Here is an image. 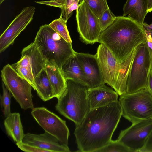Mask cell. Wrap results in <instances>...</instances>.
<instances>
[{"instance_id": "6da1fadb", "label": "cell", "mask_w": 152, "mask_h": 152, "mask_svg": "<svg viewBox=\"0 0 152 152\" xmlns=\"http://www.w3.org/2000/svg\"><path fill=\"white\" fill-rule=\"evenodd\" d=\"M122 115L118 101L90 110L74 132L78 151L95 152L107 145Z\"/></svg>"}, {"instance_id": "7a4b0ae2", "label": "cell", "mask_w": 152, "mask_h": 152, "mask_svg": "<svg viewBox=\"0 0 152 152\" xmlns=\"http://www.w3.org/2000/svg\"><path fill=\"white\" fill-rule=\"evenodd\" d=\"M145 40L142 25L123 16H116L112 23L101 31L98 42L106 47L121 63Z\"/></svg>"}, {"instance_id": "3957f363", "label": "cell", "mask_w": 152, "mask_h": 152, "mask_svg": "<svg viewBox=\"0 0 152 152\" xmlns=\"http://www.w3.org/2000/svg\"><path fill=\"white\" fill-rule=\"evenodd\" d=\"M137 48L126 60L121 63L103 44L101 43L97 48L95 55L104 81L120 96L126 93L128 76Z\"/></svg>"}, {"instance_id": "277c9868", "label": "cell", "mask_w": 152, "mask_h": 152, "mask_svg": "<svg viewBox=\"0 0 152 152\" xmlns=\"http://www.w3.org/2000/svg\"><path fill=\"white\" fill-rule=\"evenodd\" d=\"M34 42L47 62L56 65L61 70L64 63L75 52L72 43L64 40L49 24L40 26Z\"/></svg>"}, {"instance_id": "5b68a950", "label": "cell", "mask_w": 152, "mask_h": 152, "mask_svg": "<svg viewBox=\"0 0 152 152\" xmlns=\"http://www.w3.org/2000/svg\"><path fill=\"white\" fill-rule=\"evenodd\" d=\"M66 87L58 99L56 110L75 125L80 124L90 110L87 99V87L70 79L66 80Z\"/></svg>"}, {"instance_id": "8992f818", "label": "cell", "mask_w": 152, "mask_h": 152, "mask_svg": "<svg viewBox=\"0 0 152 152\" xmlns=\"http://www.w3.org/2000/svg\"><path fill=\"white\" fill-rule=\"evenodd\" d=\"M122 115L132 124L152 120V94L148 88L120 96Z\"/></svg>"}, {"instance_id": "52a82bcc", "label": "cell", "mask_w": 152, "mask_h": 152, "mask_svg": "<svg viewBox=\"0 0 152 152\" xmlns=\"http://www.w3.org/2000/svg\"><path fill=\"white\" fill-rule=\"evenodd\" d=\"M151 68L150 56L146 39L136 48L128 76L126 94L148 88Z\"/></svg>"}, {"instance_id": "ba28073f", "label": "cell", "mask_w": 152, "mask_h": 152, "mask_svg": "<svg viewBox=\"0 0 152 152\" xmlns=\"http://www.w3.org/2000/svg\"><path fill=\"white\" fill-rule=\"evenodd\" d=\"M1 77L6 87L22 109L34 108L31 85L18 74L12 65L8 64L3 67Z\"/></svg>"}, {"instance_id": "9c48e42d", "label": "cell", "mask_w": 152, "mask_h": 152, "mask_svg": "<svg viewBox=\"0 0 152 152\" xmlns=\"http://www.w3.org/2000/svg\"><path fill=\"white\" fill-rule=\"evenodd\" d=\"M46 64L33 42L23 49L20 59L12 66L35 90V79L45 68Z\"/></svg>"}, {"instance_id": "30bf717a", "label": "cell", "mask_w": 152, "mask_h": 152, "mask_svg": "<svg viewBox=\"0 0 152 152\" xmlns=\"http://www.w3.org/2000/svg\"><path fill=\"white\" fill-rule=\"evenodd\" d=\"M31 114L45 130L58 139L63 144L68 146L70 132L66 121L46 108H34Z\"/></svg>"}, {"instance_id": "8fae6325", "label": "cell", "mask_w": 152, "mask_h": 152, "mask_svg": "<svg viewBox=\"0 0 152 152\" xmlns=\"http://www.w3.org/2000/svg\"><path fill=\"white\" fill-rule=\"evenodd\" d=\"M76 10L77 31L82 41L87 44L98 42L102 31L98 18L83 0Z\"/></svg>"}, {"instance_id": "7c38bea8", "label": "cell", "mask_w": 152, "mask_h": 152, "mask_svg": "<svg viewBox=\"0 0 152 152\" xmlns=\"http://www.w3.org/2000/svg\"><path fill=\"white\" fill-rule=\"evenodd\" d=\"M152 132V120H144L121 130L117 140L131 152H139Z\"/></svg>"}, {"instance_id": "4fadbf2b", "label": "cell", "mask_w": 152, "mask_h": 152, "mask_svg": "<svg viewBox=\"0 0 152 152\" xmlns=\"http://www.w3.org/2000/svg\"><path fill=\"white\" fill-rule=\"evenodd\" d=\"M35 11L34 6L25 7L16 16L0 37L1 53L12 45L16 38L30 24Z\"/></svg>"}, {"instance_id": "5bb4252c", "label": "cell", "mask_w": 152, "mask_h": 152, "mask_svg": "<svg viewBox=\"0 0 152 152\" xmlns=\"http://www.w3.org/2000/svg\"><path fill=\"white\" fill-rule=\"evenodd\" d=\"M88 89L96 88L105 84L101 70L95 55L75 52Z\"/></svg>"}, {"instance_id": "9a60e30c", "label": "cell", "mask_w": 152, "mask_h": 152, "mask_svg": "<svg viewBox=\"0 0 152 152\" xmlns=\"http://www.w3.org/2000/svg\"><path fill=\"white\" fill-rule=\"evenodd\" d=\"M22 142L47 150L50 152H69L68 146L62 143L56 137L45 132L41 134H25Z\"/></svg>"}, {"instance_id": "2e32d148", "label": "cell", "mask_w": 152, "mask_h": 152, "mask_svg": "<svg viewBox=\"0 0 152 152\" xmlns=\"http://www.w3.org/2000/svg\"><path fill=\"white\" fill-rule=\"evenodd\" d=\"M118 94L105 85L87 91V99L90 110L102 107L118 101Z\"/></svg>"}, {"instance_id": "e0dca14e", "label": "cell", "mask_w": 152, "mask_h": 152, "mask_svg": "<svg viewBox=\"0 0 152 152\" xmlns=\"http://www.w3.org/2000/svg\"><path fill=\"white\" fill-rule=\"evenodd\" d=\"M148 0H127L123 6V16L142 25L148 13Z\"/></svg>"}, {"instance_id": "ac0fdd59", "label": "cell", "mask_w": 152, "mask_h": 152, "mask_svg": "<svg viewBox=\"0 0 152 152\" xmlns=\"http://www.w3.org/2000/svg\"><path fill=\"white\" fill-rule=\"evenodd\" d=\"M45 69L52 86L54 97L58 99L66 89V80L61 70L56 65L47 62Z\"/></svg>"}, {"instance_id": "d6986e66", "label": "cell", "mask_w": 152, "mask_h": 152, "mask_svg": "<svg viewBox=\"0 0 152 152\" xmlns=\"http://www.w3.org/2000/svg\"><path fill=\"white\" fill-rule=\"evenodd\" d=\"M4 125L8 135L16 143L22 142L25 134L18 113H11L4 120Z\"/></svg>"}, {"instance_id": "ffe728a7", "label": "cell", "mask_w": 152, "mask_h": 152, "mask_svg": "<svg viewBox=\"0 0 152 152\" xmlns=\"http://www.w3.org/2000/svg\"><path fill=\"white\" fill-rule=\"evenodd\" d=\"M61 71L66 80L72 79L86 85L82 67L75 54L64 63Z\"/></svg>"}, {"instance_id": "44dd1931", "label": "cell", "mask_w": 152, "mask_h": 152, "mask_svg": "<svg viewBox=\"0 0 152 152\" xmlns=\"http://www.w3.org/2000/svg\"><path fill=\"white\" fill-rule=\"evenodd\" d=\"M35 88L39 96L43 101H46L54 98L49 80L44 69L35 78Z\"/></svg>"}, {"instance_id": "7402d4cb", "label": "cell", "mask_w": 152, "mask_h": 152, "mask_svg": "<svg viewBox=\"0 0 152 152\" xmlns=\"http://www.w3.org/2000/svg\"><path fill=\"white\" fill-rule=\"evenodd\" d=\"M49 25L64 40L72 43V41L66 26V22L60 16L58 18L53 21Z\"/></svg>"}, {"instance_id": "603a6c76", "label": "cell", "mask_w": 152, "mask_h": 152, "mask_svg": "<svg viewBox=\"0 0 152 152\" xmlns=\"http://www.w3.org/2000/svg\"><path fill=\"white\" fill-rule=\"evenodd\" d=\"M80 0H49L35 1L36 3L45 5L60 9V16L62 17L68 7L74 3H79Z\"/></svg>"}, {"instance_id": "cb8c5ba5", "label": "cell", "mask_w": 152, "mask_h": 152, "mask_svg": "<svg viewBox=\"0 0 152 152\" xmlns=\"http://www.w3.org/2000/svg\"><path fill=\"white\" fill-rule=\"evenodd\" d=\"M99 18L106 10L109 9L107 0H83Z\"/></svg>"}, {"instance_id": "d4e9b609", "label": "cell", "mask_w": 152, "mask_h": 152, "mask_svg": "<svg viewBox=\"0 0 152 152\" xmlns=\"http://www.w3.org/2000/svg\"><path fill=\"white\" fill-rule=\"evenodd\" d=\"M2 95H0V105L3 114L6 118L11 113V99L12 96L2 82Z\"/></svg>"}, {"instance_id": "484cf974", "label": "cell", "mask_w": 152, "mask_h": 152, "mask_svg": "<svg viewBox=\"0 0 152 152\" xmlns=\"http://www.w3.org/2000/svg\"><path fill=\"white\" fill-rule=\"evenodd\" d=\"M131 152L130 150L117 139L111 140L107 145L95 152Z\"/></svg>"}, {"instance_id": "4316f807", "label": "cell", "mask_w": 152, "mask_h": 152, "mask_svg": "<svg viewBox=\"0 0 152 152\" xmlns=\"http://www.w3.org/2000/svg\"><path fill=\"white\" fill-rule=\"evenodd\" d=\"M115 17L109 9L103 13L98 18L102 31L106 29L112 23Z\"/></svg>"}, {"instance_id": "83f0119b", "label": "cell", "mask_w": 152, "mask_h": 152, "mask_svg": "<svg viewBox=\"0 0 152 152\" xmlns=\"http://www.w3.org/2000/svg\"><path fill=\"white\" fill-rule=\"evenodd\" d=\"M18 147L22 151L26 152H50L49 151L36 146L24 143L23 142L16 143Z\"/></svg>"}, {"instance_id": "f1b7e54d", "label": "cell", "mask_w": 152, "mask_h": 152, "mask_svg": "<svg viewBox=\"0 0 152 152\" xmlns=\"http://www.w3.org/2000/svg\"><path fill=\"white\" fill-rule=\"evenodd\" d=\"M139 152H152V132L148 138L143 147Z\"/></svg>"}, {"instance_id": "f546056e", "label": "cell", "mask_w": 152, "mask_h": 152, "mask_svg": "<svg viewBox=\"0 0 152 152\" xmlns=\"http://www.w3.org/2000/svg\"><path fill=\"white\" fill-rule=\"evenodd\" d=\"M145 38L148 47L152 50V38L149 31L145 29Z\"/></svg>"}, {"instance_id": "4dcf8cb0", "label": "cell", "mask_w": 152, "mask_h": 152, "mask_svg": "<svg viewBox=\"0 0 152 152\" xmlns=\"http://www.w3.org/2000/svg\"><path fill=\"white\" fill-rule=\"evenodd\" d=\"M148 88L152 94V70L151 69L148 75Z\"/></svg>"}, {"instance_id": "1f68e13d", "label": "cell", "mask_w": 152, "mask_h": 152, "mask_svg": "<svg viewBox=\"0 0 152 152\" xmlns=\"http://www.w3.org/2000/svg\"><path fill=\"white\" fill-rule=\"evenodd\" d=\"M142 25L145 29L149 31L152 30V23L149 25L143 22Z\"/></svg>"}, {"instance_id": "d6a6232c", "label": "cell", "mask_w": 152, "mask_h": 152, "mask_svg": "<svg viewBox=\"0 0 152 152\" xmlns=\"http://www.w3.org/2000/svg\"><path fill=\"white\" fill-rule=\"evenodd\" d=\"M152 11V0H148V7L147 9L148 13Z\"/></svg>"}, {"instance_id": "836d02e7", "label": "cell", "mask_w": 152, "mask_h": 152, "mask_svg": "<svg viewBox=\"0 0 152 152\" xmlns=\"http://www.w3.org/2000/svg\"><path fill=\"white\" fill-rule=\"evenodd\" d=\"M151 58V69L152 70V50L148 48Z\"/></svg>"}, {"instance_id": "e575fe53", "label": "cell", "mask_w": 152, "mask_h": 152, "mask_svg": "<svg viewBox=\"0 0 152 152\" xmlns=\"http://www.w3.org/2000/svg\"><path fill=\"white\" fill-rule=\"evenodd\" d=\"M8 0H0V4H1L4 1Z\"/></svg>"}, {"instance_id": "d590c367", "label": "cell", "mask_w": 152, "mask_h": 152, "mask_svg": "<svg viewBox=\"0 0 152 152\" xmlns=\"http://www.w3.org/2000/svg\"><path fill=\"white\" fill-rule=\"evenodd\" d=\"M150 31V33H151V37H152V30Z\"/></svg>"}]
</instances>
